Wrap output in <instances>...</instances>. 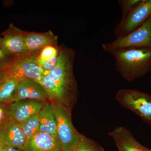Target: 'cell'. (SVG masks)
<instances>
[{
    "label": "cell",
    "mask_w": 151,
    "mask_h": 151,
    "mask_svg": "<svg viewBox=\"0 0 151 151\" xmlns=\"http://www.w3.org/2000/svg\"><path fill=\"white\" fill-rule=\"evenodd\" d=\"M58 49V61L56 67L47 75L53 81L61 103L68 109L77 93V83L73 75V64L76 51L64 44L59 45Z\"/></svg>",
    "instance_id": "obj_1"
},
{
    "label": "cell",
    "mask_w": 151,
    "mask_h": 151,
    "mask_svg": "<svg viewBox=\"0 0 151 151\" xmlns=\"http://www.w3.org/2000/svg\"><path fill=\"white\" fill-rule=\"evenodd\" d=\"M9 103H0V130L10 119L9 112Z\"/></svg>",
    "instance_id": "obj_22"
},
{
    "label": "cell",
    "mask_w": 151,
    "mask_h": 151,
    "mask_svg": "<svg viewBox=\"0 0 151 151\" xmlns=\"http://www.w3.org/2000/svg\"></svg>",
    "instance_id": "obj_29"
},
{
    "label": "cell",
    "mask_w": 151,
    "mask_h": 151,
    "mask_svg": "<svg viewBox=\"0 0 151 151\" xmlns=\"http://www.w3.org/2000/svg\"><path fill=\"white\" fill-rule=\"evenodd\" d=\"M12 60V58L6 55L0 48V71L5 70Z\"/></svg>",
    "instance_id": "obj_23"
},
{
    "label": "cell",
    "mask_w": 151,
    "mask_h": 151,
    "mask_svg": "<svg viewBox=\"0 0 151 151\" xmlns=\"http://www.w3.org/2000/svg\"><path fill=\"white\" fill-rule=\"evenodd\" d=\"M123 107L133 111L146 123L151 125V95L130 89H121L116 95Z\"/></svg>",
    "instance_id": "obj_5"
},
{
    "label": "cell",
    "mask_w": 151,
    "mask_h": 151,
    "mask_svg": "<svg viewBox=\"0 0 151 151\" xmlns=\"http://www.w3.org/2000/svg\"><path fill=\"white\" fill-rule=\"evenodd\" d=\"M151 17V0H140L113 29L116 38L123 37L142 25Z\"/></svg>",
    "instance_id": "obj_7"
},
{
    "label": "cell",
    "mask_w": 151,
    "mask_h": 151,
    "mask_svg": "<svg viewBox=\"0 0 151 151\" xmlns=\"http://www.w3.org/2000/svg\"><path fill=\"white\" fill-rule=\"evenodd\" d=\"M39 114L40 132L57 138V122L53 104L45 103Z\"/></svg>",
    "instance_id": "obj_15"
},
{
    "label": "cell",
    "mask_w": 151,
    "mask_h": 151,
    "mask_svg": "<svg viewBox=\"0 0 151 151\" xmlns=\"http://www.w3.org/2000/svg\"><path fill=\"white\" fill-rule=\"evenodd\" d=\"M58 45H49L45 47L41 51L37 58V63L39 65L46 60L51 59L58 53Z\"/></svg>",
    "instance_id": "obj_19"
},
{
    "label": "cell",
    "mask_w": 151,
    "mask_h": 151,
    "mask_svg": "<svg viewBox=\"0 0 151 151\" xmlns=\"http://www.w3.org/2000/svg\"><path fill=\"white\" fill-rule=\"evenodd\" d=\"M4 71H0V78H1V76H2L3 73H4Z\"/></svg>",
    "instance_id": "obj_26"
},
{
    "label": "cell",
    "mask_w": 151,
    "mask_h": 151,
    "mask_svg": "<svg viewBox=\"0 0 151 151\" xmlns=\"http://www.w3.org/2000/svg\"><path fill=\"white\" fill-rule=\"evenodd\" d=\"M57 122V135L61 151H73L78 145L81 135L73 127L69 109L63 104L53 105Z\"/></svg>",
    "instance_id": "obj_4"
},
{
    "label": "cell",
    "mask_w": 151,
    "mask_h": 151,
    "mask_svg": "<svg viewBox=\"0 0 151 151\" xmlns=\"http://www.w3.org/2000/svg\"><path fill=\"white\" fill-rule=\"evenodd\" d=\"M116 143L117 147L123 151H151L139 142L129 130L118 127L108 133Z\"/></svg>",
    "instance_id": "obj_13"
},
{
    "label": "cell",
    "mask_w": 151,
    "mask_h": 151,
    "mask_svg": "<svg viewBox=\"0 0 151 151\" xmlns=\"http://www.w3.org/2000/svg\"><path fill=\"white\" fill-rule=\"evenodd\" d=\"M58 53L51 59L44 61L40 65L39 67L43 73V76L47 75L56 67L58 61Z\"/></svg>",
    "instance_id": "obj_21"
},
{
    "label": "cell",
    "mask_w": 151,
    "mask_h": 151,
    "mask_svg": "<svg viewBox=\"0 0 151 151\" xmlns=\"http://www.w3.org/2000/svg\"><path fill=\"white\" fill-rule=\"evenodd\" d=\"M2 151H20L17 149L11 147H4Z\"/></svg>",
    "instance_id": "obj_24"
},
{
    "label": "cell",
    "mask_w": 151,
    "mask_h": 151,
    "mask_svg": "<svg viewBox=\"0 0 151 151\" xmlns=\"http://www.w3.org/2000/svg\"><path fill=\"white\" fill-rule=\"evenodd\" d=\"M0 48L8 56L13 58L26 53L24 41V31L13 24L2 33Z\"/></svg>",
    "instance_id": "obj_8"
},
{
    "label": "cell",
    "mask_w": 151,
    "mask_h": 151,
    "mask_svg": "<svg viewBox=\"0 0 151 151\" xmlns=\"http://www.w3.org/2000/svg\"><path fill=\"white\" fill-rule=\"evenodd\" d=\"M44 102L34 100H23L9 103L11 118L21 124L40 112Z\"/></svg>",
    "instance_id": "obj_11"
},
{
    "label": "cell",
    "mask_w": 151,
    "mask_h": 151,
    "mask_svg": "<svg viewBox=\"0 0 151 151\" xmlns=\"http://www.w3.org/2000/svg\"><path fill=\"white\" fill-rule=\"evenodd\" d=\"M21 81L4 75V72L0 78V103H11L16 86Z\"/></svg>",
    "instance_id": "obj_16"
},
{
    "label": "cell",
    "mask_w": 151,
    "mask_h": 151,
    "mask_svg": "<svg viewBox=\"0 0 151 151\" xmlns=\"http://www.w3.org/2000/svg\"><path fill=\"white\" fill-rule=\"evenodd\" d=\"M3 148L11 147L22 151L27 139L20 124L10 118L0 130Z\"/></svg>",
    "instance_id": "obj_10"
},
{
    "label": "cell",
    "mask_w": 151,
    "mask_h": 151,
    "mask_svg": "<svg viewBox=\"0 0 151 151\" xmlns=\"http://www.w3.org/2000/svg\"><path fill=\"white\" fill-rule=\"evenodd\" d=\"M24 41L27 52L40 51L49 45H58V36L50 30L45 32L24 31Z\"/></svg>",
    "instance_id": "obj_12"
},
{
    "label": "cell",
    "mask_w": 151,
    "mask_h": 151,
    "mask_svg": "<svg viewBox=\"0 0 151 151\" xmlns=\"http://www.w3.org/2000/svg\"><path fill=\"white\" fill-rule=\"evenodd\" d=\"M140 0H119L118 1L119 6L122 12V19L124 18L130 12Z\"/></svg>",
    "instance_id": "obj_20"
},
{
    "label": "cell",
    "mask_w": 151,
    "mask_h": 151,
    "mask_svg": "<svg viewBox=\"0 0 151 151\" xmlns=\"http://www.w3.org/2000/svg\"><path fill=\"white\" fill-rule=\"evenodd\" d=\"M117 148H118V151H123L122 149H120V148L117 147Z\"/></svg>",
    "instance_id": "obj_27"
},
{
    "label": "cell",
    "mask_w": 151,
    "mask_h": 151,
    "mask_svg": "<svg viewBox=\"0 0 151 151\" xmlns=\"http://www.w3.org/2000/svg\"><path fill=\"white\" fill-rule=\"evenodd\" d=\"M111 54L115 59L116 70L127 81H134L151 71L150 47L122 49Z\"/></svg>",
    "instance_id": "obj_2"
},
{
    "label": "cell",
    "mask_w": 151,
    "mask_h": 151,
    "mask_svg": "<svg viewBox=\"0 0 151 151\" xmlns=\"http://www.w3.org/2000/svg\"><path fill=\"white\" fill-rule=\"evenodd\" d=\"M27 140L40 132V122L39 113L20 124Z\"/></svg>",
    "instance_id": "obj_17"
},
{
    "label": "cell",
    "mask_w": 151,
    "mask_h": 151,
    "mask_svg": "<svg viewBox=\"0 0 151 151\" xmlns=\"http://www.w3.org/2000/svg\"><path fill=\"white\" fill-rule=\"evenodd\" d=\"M102 47L104 51L110 54L122 49L151 48V17L139 27L125 36L116 38L113 41L103 43Z\"/></svg>",
    "instance_id": "obj_6"
},
{
    "label": "cell",
    "mask_w": 151,
    "mask_h": 151,
    "mask_svg": "<svg viewBox=\"0 0 151 151\" xmlns=\"http://www.w3.org/2000/svg\"><path fill=\"white\" fill-rule=\"evenodd\" d=\"M48 96L40 82L31 79H26L17 84L11 100V103L23 100L46 101Z\"/></svg>",
    "instance_id": "obj_9"
},
{
    "label": "cell",
    "mask_w": 151,
    "mask_h": 151,
    "mask_svg": "<svg viewBox=\"0 0 151 151\" xmlns=\"http://www.w3.org/2000/svg\"><path fill=\"white\" fill-rule=\"evenodd\" d=\"M2 38L1 37H0V42H1V41Z\"/></svg>",
    "instance_id": "obj_28"
},
{
    "label": "cell",
    "mask_w": 151,
    "mask_h": 151,
    "mask_svg": "<svg viewBox=\"0 0 151 151\" xmlns=\"http://www.w3.org/2000/svg\"><path fill=\"white\" fill-rule=\"evenodd\" d=\"M73 151H105L104 149L95 141L81 136L78 145Z\"/></svg>",
    "instance_id": "obj_18"
},
{
    "label": "cell",
    "mask_w": 151,
    "mask_h": 151,
    "mask_svg": "<svg viewBox=\"0 0 151 151\" xmlns=\"http://www.w3.org/2000/svg\"><path fill=\"white\" fill-rule=\"evenodd\" d=\"M3 146L2 143L1 139V135H0V151H2Z\"/></svg>",
    "instance_id": "obj_25"
},
{
    "label": "cell",
    "mask_w": 151,
    "mask_h": 151,
    "mask_svg": "<svg viewBox=\"0 0 151 151\" xmlns=\"http://www.w3.org/2000/svg\"><path fill=\"white\" fill-rule=\"evenodd\" d=\"M58 138L39 132L27 140L22 151H61Z\"/></svg>",
    "instance_id": "obj_14"
},
{
    "label": "cell",
    "mask_w": 151,
    "mask_h": 151,
    "mask_svg": "<svg viewBox=\"0 0 151 151\" xmlns=\"http://www.w3.org/2000/svg\"><path fill=\"white\" fill-rule=\"evenodd\" d=\"M40 51L26 52L12 58L4 74L19 81L31 79L40 82L43 73L36 60Z\"/></svg>",
    "instance_id": "obj_3"
}]
</instances>
